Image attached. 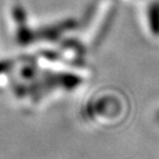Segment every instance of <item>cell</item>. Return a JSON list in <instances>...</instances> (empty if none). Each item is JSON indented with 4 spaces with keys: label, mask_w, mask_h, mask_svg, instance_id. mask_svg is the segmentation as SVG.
Masks as SVG:
<instances>
[{
    "label": "cell",
    "mask_w": 159,
    "mask_h": 159,
    "mask_svg": "<svg viewBox=\"0 0 159 159\" xmlns=\"http://www.w3.org/2000/svg\"><path fill=\"white\" fill-rule=\"evenodd\" d=\"M154 120H156V123L159 125V108L154 112Z\"/></svg>",
    "instance_id": "cell-2"
},
{
    "label": "cell",
    "mask_w": 159,
    "mask_h": 159,
    "mask_svg": "<svg viewBox=\"0 0 159 159\" xmlns=\"http://www.w3.org/2000/svg\"><path fill=\"white\" fill-rule=\"evenodd\" d=\"M144 26L151 40L159 43V0H148L144 8Z\"/></svg>",
    "instance_id": "cell-1"
}]
</instances>
